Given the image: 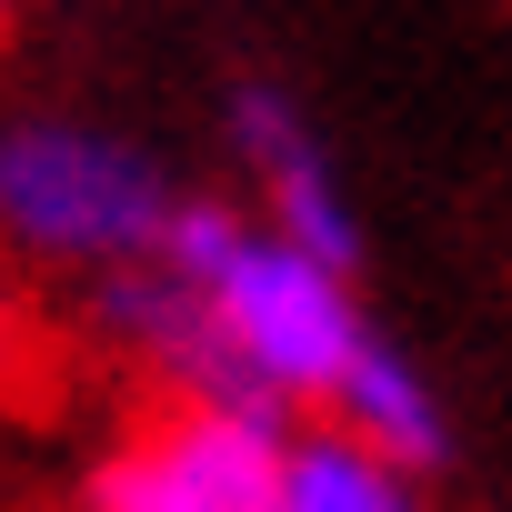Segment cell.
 Here are the masks:
<instances>
[{"instance_id":"cell-1","label":"cell","mask_w":512,"mask_h":512,"mask_svg":"<svg viewBox=\"0 0 512 512\" xmlns=\"http://www.w3.org/2000/svg\"><path fill=\"white\" fill-rule=\"evenodd\" d=\"M171 211L161 171L101 131H0V221L51 262H161Z\"/></svg>"},{"instance_id":"cell-2","label":"cell","mask_w":512,"mask_h":512,"mask_svg":"<svg viewBox=\"0 0 512 512\" xmlns=\"http://www.w3.org/2000/svg\"><path fill=\"white\" fill-rule=\"evenodd\" d=\"M282 472H292V442L272 432V412L251 402H181L171 422L131 432L91 502L101 512H282Z\"/></svg>"},{"instance_id":"cell-3","label":"cell","mask_w":512,"mask_h":512,"mask_svg":"<svg viewBox=\"0 0 512 512\" xmlns=\"http://www.w3.org/2000/svg\"><path fill=\"white\" fill-rule=\"evenodd\" d=\"M211 302H221L251 382H262L272 402H292V392L332 402L352 352L372 342L352 322V302H342V272L322 262V251H302V241H241V262L211 282Z\"/></svg>"},{"instance_id":"cell-4","label":"cell","mask_w":512,"mask_h":512,"mask_svg":"<svg viewBox=\"0 0 512 512\" xmlns=\"http://www.w3.org/2000/svg\"><path fill=\"white\" fill-rule=\"evenodd\" d=\"M231 131H241V151H251V171L272 181V201H282V241H302V251H322L332 272H352V211H342V191H332V161H322V141L302 131V111L282 101V91H241L231 101Z\"/></svg>"},{"instance_id":"cell-5","label":"cell","mask_w":512,"mask_h":512,"mask_svg":"<svg viewBox=\"0 0 512 512\" xmlns=\"http://www.w3.org/2000/svg\"><path fill=\"white\" fill-rule=\"evenodd\" d=\"M332 412H342V432H362V442H372V452H392V462H432V452H442V402H432V392H422V372H412L402 352H382V342H362V352H352V372H342Z\"/></svg>"},{"instance_id":"cell-6","label":"cell","mask_w":512,"mask_h":512,"mask_svg":"<svg viewBox=\"0 0 512 512\" xmlns=\"http://www.w3.org/2000/svg\"><path fill=\"white\" fill-rule=\"evenodd\" d=\"M412 462L372 452L362 432H312L292 442V472H282V512H412Z\"/></svg>"},{"instance_id":"cell-7","label":"cell","mask_w":512,"mask_h":512,"mask_svg":"<svg viewBox=\"0 0 512 512\" xmlns=\"http://www.w3.org/2000/svg\"><path fill=\"white\" fill-rule=\"evenodd\" d=\"M241 241H251V231H241L221 201H181V211H171V241H161V262H171L181 282H201V292H211V282L241 262Z\"/></svg>"},{"instance_id":"cell-8","label":"cell","mask_w":512,"mask_h":512,"mask_svg":"<svg viewBox=\"0 0 512 512\" xmlns=\"http://www.w3.org/2000/svg\"><path fill=\"white\" fill-rule=\"evenodd\" d=\"M0 11H11V0H0Z\"/></svg>"}]
</instances>
